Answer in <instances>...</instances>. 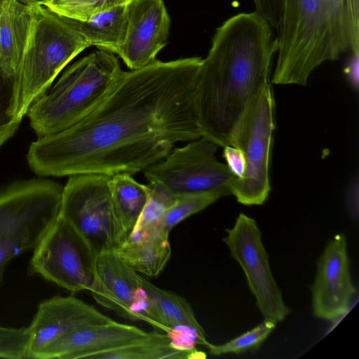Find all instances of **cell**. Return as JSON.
Instances as JSON below:
<instances>
[{
	"label": "cell",
	"mask_w": 359,
	"mask_h": 359,
	"mask_svg": "<svg viewBox=\"0 0 359 359\" xmlns=\"http://www.w3.org/2000/svg\"><path fill=\"white\" fill-rule=\"evenodd\" d=\"M202 58L156 60L123 71L102 101L73 126L38 137L27 154L41 177L133 175L176 143L201 137L196 93Z\"/></svg>",
	"instance_id": "cell-1"
},
{
	"label": "cell",
	"mask_w": 359,
	"mask_h": 359,
	"mask_svg": "<svg viewBox=\"0 0 359 359\" xmlns=\"http://www.w3.org/2000/svg\"><path fill=\"white\" fill-rule=\"evenodd\" d=\"M257 11L231 16L217 28L200 67L196 93L201 137L219 147L248 102L269 83L278 41Z\"/></svg>",
	"instance_id": "cell-2"
},
{
	"label": "cell",
	"mask_w": 359,
	"mask_h": 359,
	"mask_svg": "<svg viewBox=\"0 0 359 359\" xmlns=\"http://www.w3.org/2000/svg\"><path fill=\"white\" fill-rule=\"evenodd\" d=\"M271 83L305 86L311 72L359 52V0H283Z\"/></svg>",
	"instance_id": "cell-3"
},
{
	"label": "cell",
	"mask_w": 359,
	"mask_h": 359,
	"mask_svg": "<svg viewBox=\"0 0 359 359\" xmlns=\"http://www.w3.org/2000/svg\"><path fill=\"white\" fill-rule=\"evenodd\" d=\"M123 70L115 55L98 49L72 65L26 115L38 137L82 119L105 97Z\"/></svg>",
	"instance_id": "cell-4"
},
{
	"label": "cell",
	"mask_w": 359,
	"mask_h": 359,
	"mask_svg": "<svg viewBox=\"0 0 359 359\" xmlns=\"http://www.w3.org/2000/svg\"><path fill=\"white\" fill-rule=\"evenodd\" d=\"M32 19L17 78V116L26 115L30 105L46 93L62 69L90 47L69 20L45 6H30Z\"/></svg>",
	"instance_id": "cell-5"
},
{
	"label": "cell",
	"mask_w": 359,
	"mask_h": 359,
	"mask_svg": "<svg viewBox=\"0 0 359 359\" xmlns=\"http://www.w3.org/2000/svg\"><path fill=\"white\" fill-rule=\"evenodd\" d=\"M62 188L54 180L31 179L0 189V287L8 263L34 250L57 219Z\"/></svg>",
	"instance_id": "cell-6"
},
{
	"label": "cell",
	"mask_w": 359,
	"mask_h": 359,
	"mask_svg": "<svg viewBox=\"0 0 359 359\" xmlns=\"http://www.w3.org/2000/svg\"><path fill=\"white\" fill-rule=\"evenodd\" d=\"M274 112L275 102L269 83L248 102L229 132L227 145L242 152L245 168L241 177H231L229 187L231 194L243 205H262L268 198Z\"/></svg>",
	"instance_id": "cell-7"
},
{
	"label": "cell",
	"mask_w": 359,
	"mask_h": 359,
	"mask_svg": "<svg viewBox=\"0 0 359 359\" xmlns=\"http://www.w3.org/2000/svg\"><path fill=\"white\" fill-rule=\"evenodd\" d=\"M110 177L71 175L62 191L59 216L72 224L97 254L116 250L128 238L114 208Z\"/></svg>",
	"instance_id": "cell-8"
},
{
	"label": "cell",
	"mask_w": 359,
	"mask_h": 359,
	"mask_svg": "<svg viewBox=\"0 0 359 359\" xmlns=\"http://www.w3.org/2000/svg\"><path fill=\"white\" fill-rule=\"evenodd\" d=\"M219 147L200 137L186 145L172 149L162 160L143 172L149 184L161 187L175 198L190 194H231L229 184L233 176L226 163L219 162Z\"/></svg>",
	"instance_id": "cell-9"
},
{
	"label": "cell",
	"mask_w": 359,
	"mask_h": 359,
	"mask_svg": "<svg viewBox=\"0 0 359 359\" xmlns=\"http://www.w3.org/2000/svg\"><path fill=\"white\" fill-rule=\"evenodd\" d=\"M33 251L29 276L39 274L74 293L91 288L97 253L63 217L58 215Z\"/></svg>",
	"instance_id": "cell-10"
},
{
	"label": "cell",
	"mask_w": 359,
	"mask_h": 359,
	"mask_svg": "<svg viewBox=\"0 0 359 359\" xmlns=\"http://www.w3.org/2000/svg\"><path fill=\"white\" fill-rule=\"evenodd\" d=\"M224 242L231 257L240 264L248 287L264 319L276 323L290 312L271 273L269 257L256 221L240 213L231 229H226Z\"/></svg>",
	"instance_id": "cell-11"
},
{
	"label": "cell",
	"mask_w": 359,
	"mask_h": 359,
	"mask_svg": "<svg viewBox=\"0 0 359 359\" xmlns=\"http://www.w3.org/2000/svg\"><path fill=\"white\" fill-rule=\"evenodd\" d=\"M346 236L337 234L326 245L311 286L314 315L334 320L348 310L356 293L351 278Z\"/></svg>",
	"instance_id": "cell-12"
},
{
	"label": "cell",
	"mask_w": 359,
	"mask_h": 359,
	"mask_svg": "<svg viewBox=\"0 0 359 359\" xmlns=\"http://www.w3.org/2000/svg\"><path fill=\"white\" fill-rule=\"evenodd\" d=\"M142 278L115 250H107L97 255L94 280L89 291L102 306L123 318L144 321Z\"/></svg>",
	"instance_id": "cell-13"
},
{
	"label": "cell",
	"mask_w": 359,
	"mask_h": 359,
	"mask_svg": "<svg viewBox=\"0 0 359 359\" xmlns=\"http://www.w3.org/2000/svg\"><path fill=\"white\" fill-rule=\"evenodd\" d=\"M127 6V32L118 55L137 69L155 61L167 44L170 19L163 0H132Z\"/></svg>",
	"instance_id": "cell-14"
},
{
	"label": "cell",
	"mask_w": 359,
	"mask_h": 359,
	"mask_svg": "<svg viewBox=\"0 0 359 359\" xmlns=\"http://www.w3.org/2000/svg\"><path fill=\"white\" fill-rule=\"evenodd\" d=\"M93 306L74 297L55 296L38 305L27 330L28 358H34L57 339L78 329L113 321Z\"/></svg>",
	"instance_id": "cell-15"
},
{
	"label": "cell",
	"mask_w": 359,
	"mask_h": 359,
	"mask_svg": "<svg viewBox=\"0 0 359 359\" xmlns=\"http://www.w3.org/2000/svg\"><path fill=\"white\" fill-rule=\"evenodd\" d=\"M149 334L135 326L113 320L62 336L39 351L34 359H93L98 354L136 343Z\"/></svg>",
	"instance_id": "cell-16"
},
{
	"label": "cell",
	"mask_w": 359,
	"mask_h": 359,
	"mask_svg": "<svg viewBox=\"0 0 359 359\" xmlns=\"http://www.w3.org/2000/svg\"><path fill=\"white\" fill-rule=\"evenodd\" d=\"M144 294V321L174 337L177 330L192 333L199 345L208 346L207 335L197 321L189 303L182 297L162 290L142 278Z\"/></svg>",
	"instance_id": "cell-17"
},
{
	"label": "cell",
	"mask_w": 359,
	"mask_h": 359,
	"mask_svg": "<svg viewBox=\"0 0 359 359\" xmlns=\"http://www.w3.org/2000/svg\"><path fill=\"white\" fill-rule=\"evenodd\" d=\"M31 19V6L19 0H6L0 9V68L7 76L18 73Z\"/></svg>",
	"instance_id": "cell-18"
},
{
	"label": "cell",
	"mask_w": 359,
	"mask_h": 359,
	"mask_svg": "<svg viewBox=\"0 0 359 359\" xmlns=\"http://www.w3.org/2000/svg\"><path fill=\"white\" fill-rule=\"evenodd\" d=\"M127 5L112 8L84 21L67 18L89 46L118 55L127 32Z\"/></svg>",
	"instance_id": "cell-19"
},
{
	"label": "cell",
	"mask_w": 359,
	"mask_h": 359,
	"mask_svg": "<svg viewBox=\"0 0 359 359\" xmlns=\"http://www.w3.org/2000/svg\"><path fill=\"white\" fill-rule=\"evenodd\" d=\"M169 235L163 232L128 238L115 251L134 270L148 276H156L171 255Z\"/></svg>",
	"instance_id": "cell-20"
},
{
	"label": "cell",
	"mask_w": 359,
	"mask_h": 359,
	"mask_svg": "<svg viewBox=\"0 0 359 359\" xmlns=\"http://www.w3.org/2000/svg\"><path fill=\"white\" fill-rule=\"evenodd\" d=\"M205 358L195 346L176 342L170 334L149 332L144 339L117 349L98 354L93 359H192Z\"/></svg>",
	"instance_id": "cell-21"
},
{
	"label": "cell",
	"mask_w": 359,
	"mask_h": 359,
	"mask_svg": "<svg viewBox=\"0 0 359 359\" xmlns=\"http://www.w3.org/2000/svg\"><path fill=\"white\" fill-rule=\"evenodd\" d=\"M109 188L116 216L128 237L147 201L149 186L118 173L111 176Z\"/></svg>",
	"instance_id": "cell-22"
},
{
	"label": "cell",
	"mask_w": 359,
	"mask_h": 359,
	"mask_svg": "<svg viewBox=\"0 0 359 359\" xmlns=\"http://www.w3.org/2000/svg\"><path fill=\"white\" fill-rule=\"evenodd\" d=\"M148 186L147 201L128 238H137L156 232L164 233L161 228L162 220L176 198L156 185L149 183Z\"/></svg>",
	"instance_id": "cell-23"
},
{
	"label": "cell",
	"mask_w": 359,
	"mask_h": 359,
	"mask_svg": "<svg viewBox=\"0 0 359 359\" xmlns=\"http://www.w3.org/2000/svg\"><path fill=\"white\" fill-rule=\"evenodd\" d=\"M18 99L17 75L7 76L0 68V147L13 136L22 121L17 116Z\"/></svg>",
	"instance_id": "cell-24"
},
{
	"label": "cell",
	"mask_w": 359,
	"mask_h": 359,
	"mask_svg": "<svg viewBox=\"0 0 359 359\" xmlns=\"http://www.w3.org/2000/svg\"><path fill=\"white\" fill-rule=\"evenodd\" d=\"M221 197L214 193H196L176 198L175 203L166 210L161 222L162 231L168 234L180 222L214 203Z\"/></svg>",
	"instance_id": "cell-25"
},
{
	"label": "cell",
	"mask_w": 359,
	"mask_h": 359,
	"mask_svg": "<svg viewBox=\"0 0 359 359\" xmlns=\"http://www.w3.org/2000/svg\"><path fill=\"white\" fill-rule=\"evenodd\" d=\"M132 0H50L44 6L59 15L79 21L112 8L127 5Z\"/></svg>",
	"instance_id": "cell-26"
},
{
	"label": "cell",
	"mask_w": 359,
	"mask_h": 359,
	"mask_svg": "<svg viewBox=\"0 0 359 359\" xmlns=\"http://www.w3.org/2000/svg\"><path fill=\"white\" fill-rule=\"evenodd\" d=\"M276 323L264 319L263 322L223 344L215 345L210 343L208 348L210 353L220 355L227 353L239 354L257 348L269 337L276 327Z\"/></svg>",
	"instance_id": "cell-27"
},
{
	"label": "cell",
	"mask_w": 359,
	"mask_h": 359,
	"mask_svg": "<svg viewBox=\"0 0 359 359\" xmlns=\"http://www.w3.org/2000/svg\"><path fill=\"white\" fill-rule=\"evenodd\" d=\"M28 344L27 327L13 328L0 326V358H28Z\"/></svg>",
	"instance_id": "cell-28"
},
{
	"label": "cell",
	"mask_w": 359,
	"mask_h": 359,
	"mask_svg": "<svg viewBox=\"0 0 359 359\" xmlns=\"http://www.w3.org/2000/svg\"><path fill=\"white\" fill-rule=\"evenodd\" d=\"M255 11L262 15L277 33L280 29L283 0H253Z\"/></svg>",
	"instance_id": "cell-29"
},
{
	"label": "cell",
	"mask_w": 359,
	"mask_h": 359,
	"mask_svg": "<svg viewBox=\"0 0 359 359\" xmlns=\"http://www.w3.org/2000/svg\"><path fill=\"white\" fill-rule=\"evenodd\" d=\"M223 157L226 165L234 177H241L245 168V162L242 152L237 148L230 145L223 147Z\"/></svg>",
	"instance_id": "cell-30"
},
{
	"label": "cell",
	"mask_w": 359,
	"mask_h": 359,
	"mask_svg": "<svg viewBox=\"0 0 359 359\" xmlns=\"http://www.w3.org/2000/svg\"><path fill=\"white\" fill-rule=\"evenodd\" d=\"M351 57L347 65L344 69V73L348 81L351 86L358 91V67H359V52L350 53Z\"/></svg>",
	"instance_id": "cell-31"
},
{
	"label": "cell",
	"mask_w": 359,
	"mask_h": 359,
	"mask_svg": "<svg viewBox=\"0 0 359 359\" xmlns=\"http://www.w3.org/2000/svg\"><path fill=\"white\" fill-rule=\"evenodd\" d=\"M358 178L355 177V182L353 181L348 191L347 203L348 210L353 217H358V204L354 202V197L358 196Z\"/></svg>",
	"instance_id": "cell-32"
},
{
	"label": "cell",
	"mask_w": 359,
	"mask_h": 359,
	"mask_svg": "<svg viewBox=\"0 0 359 359\" xmlns=\"http://www.w3.org/2000/svg\"><path fill=\"white\" fill-rule=\"evenodd\" d=\"M29 6H44L50 0H19Z\"/></svg>",
	"instance_id": "cell-33"
},
{
	"label": "cell",
	"mask_w": 359,
	"mask_h": 359,
	"mask_svg": "<svg viewBox=\"0 0 359 359\" xmlns=\"http://www.w3.org/2000/svg\"><path fill=\"white\" fill-rule=\"evenodd\" d=\"M6 0H0V9L2 8Z\"/></svg>",
	"instance_id": "cell-34"
}]
</instances>
